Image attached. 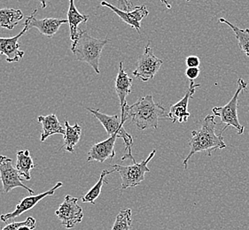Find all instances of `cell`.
I'll return each mask as SVG.
<instances>
[{"label": "cell", "instance_id": "obj_3", "mask_svg": "<svg viewBox=\"0 0 249 230\" xmlns=\"http://www.w3.org/2000/svg\"><path fill=\"white\" fill-rule=\"evenodd\" d=\"M109 39H99L81 30L77 40L72 43L71 50L76 60L87 64L93 68L96 74L100 75V59L101 52Z\"/></svg>", "mask_w": 249, "mask_h": 230}, {"label": "cell", "instance_id": "obj_29", "mask_svg": "<svg viewBox=\"0 0 249 230\" xmlns=\"http://www.w3.org/2000/svg\"></svg>", "mask_w": 249, "mask_h": 230}, {"label": "cell", "instance_id": "obj_8", "mask_svg": "<svg viewBox=\"0 0 249 230\" xmlns=\"http://www.w3.org/2000/svg\"><path fill=\"white\" fill-rule=\"evenodd\" d=\"M162 64L163 61L154 54V51L148 44L144 47L143 54L140 56L137 67L132 74L140 80L147 82L155 77Z\"/></svg>", "mask_w": 249, "mask_h": 230}, {"label": "cell", "instance_id": "obj_19", "mask_svg": "<svg viewBox=\"0 0 249 230\" xmlns=\"http://www.w3.org/2000/svg\"><path fill=\"white\" fill-rule=\"evenodd\" d=\"M16 156H17L16 170L18 171L20 179L30 181L31 179L30 171L34 169L36 166L30 156V150H19Z\"/></svg>", "mask_w": 249, "mask_h": 230}, {"label": "cell", "instance_id": "obj_18", "mask_svg": "<svg viewBox=\"0 0 249 230\" xmlns=\"http://www.w3.org/2000/svg\"><path fill=\"white\" fill-rule=\"evenodd\" d=\"M89 19L87 15H82L75 7V3L73 0L70 1V8L68 11V23L70 25V39L72 42L77 40L79 37L80 31L78 26L81 23L86 22Z\"/></svg>", "mask_w": 249, "mask_h": 230}, {"label": "cell", "instance_id": "obj_14", "mask_svg": "<svg viewBox=\"0 0 249 230\" xmlns=\"http://www.w3.org/2000/svg\"><path fill=\"white\" fill-rule=\"evenodd\" d=\"M124 62L121 61L119 64L118 75L115 79V92L119 98L120 107H121V121L124 124L125 107L128 105L126 102L127 96L131 93L132 88V78H130L128 74L125 72L123 66Z\"/></svg>", "mask_w": 249, "mask_h": 230}, {"label": "cell", "instance_id": "obj_7", "mask_svg": "<svg viewBox=\"0 0 249 230\" xmlns=\"http://www.w3.org/2000/svg\"><path fill=\"white\" fill-rule=\"evenodd\" d=\"M55 214L64 228L73 229L83 220L84 211L78 205L77 197L67 195L59 209L55 212Z\"/></svg>", "mask_w": 249, "mask_h": 230}, {"label": "cell", "instance_id": "obj_20", "mask_svg": "<svg viewBox=\"0 0 249 230\" xmlns=\"http://www.w3.org/2000/svg\"><path fill=\"white\" fill-rule=\"evenodd\" d=\"M66 133L65 135L63 136V141L64 144L63 146L61 147V149L69 151V152H74L75 150V146L77 145V143L79 142L82 135V128L78 125L77 123H75V125L71 126L69 123V120H65Z\"/></svg>", "mask_w": 249, "mask_h": 230}, {"label": "cell", "instance_id": "obj_9", "mask_svg": "<svg viewBox=\"0 0 249 230\" xmlns=\"http://www.w3.org/2000/svg\"><path fill=\"white\" fill-rule=\"evenodd\" d=\"M12 162L10 158L0 155V180L3 184V192L8 193L15 188H22L29 191L30 195L34 196V190L22 183L18 171L13 166Z\"/></svg>", "mask_w": 249, "mask_h": 230}, {"label": "cell", "instance_id": "obj_28", "mask_svg": "<svg viewBox=\"0 0 249 230\" xmlns=\"http://www.w3.org/2000/svg\"><path fill=\"white\" fill-rule=\"evenodd\" d=\"M19 230H32L30 229V227H28V226H22V227H20Z\"/></svg>", "mask_w": 249, "mask_h": 230}, {"label": "cell", "instance_id": "obj_10", "mask_svg": "<svg viewBox=\"0 0 249 230\" xmlns=\"http://www.w3.org/2000/svg\"><path fill=\"white\" fill-rule=\"evenodd\" d=\"M62 185H63V183L61 181H59L50 190H47V191H45L44 193H41V194H38V195L30 196V197H24L23 199H21L19 202V204H17L16 207H15V210L14 212L0 215V220L2 222H5L6 224H9V222L13 220H15V218L21 215L22 214H24L27 211L32 209L36 204H38L39 201L44 199L45 197H48V196L53 195L55 191L58 190V189H60V187H62Z\"/></svg>", "mask_w": 249, "mask_h": 230}, {"label": "cell", "instance_id": "obj_12", "mask_svg": "<svg viewBox=\"0 0 249 230\" xmlns=\"http://www.w3.org/2000/svg\"><path fill=\"white\" fill-rule=\"evenodd\" d=\"M37 9L27 17L24 26L29 30L32 28H36L38 30L40 33L47 37H53L58 32L60 26L68 23V19H56V18H45L42 20H38L36 18V14Z\"/></svg>", "mask_w": 249, "mask_h": 230}, {"label": "cell", "instance_id": "obj_25", "mask_svg": "<svg viewBox=\"0 0 249 230\" xmlns=\"http://www.w3.org/2000/svg\"><path fill=\"white\" fill-rule=\"evenodd\" d=\"M22 226H28L31 230H35L36 220L33 217H28L26 220L21 222H10L1 230H19Z\"/></svg>", "mask_w": 249, "mask_h": 230}, {"label": "cell", "instance_id": "obj_5", "mask_svg": "<svg viewBox=\"0 0 249 230\" xmlns=\"http://www.w3.org/2000/svg\"><path fill=\"white\" fill-rule=\"evenodd\" d=\"M237 84L238 89L236 90L233 97L231 98V99L229 101V103L222 107L215 106L212 109L213 115L219 117L221 122L225 124L224 130H221L220 135H222L229 127L234 128L239 135H242L244 133V126L239 123L238 117V99L239 94L247 89L248 83L242 78H239Z\"/></svg>", "mask_w": 249, "mask_h": 230}, {"label": "cell", "instance_id": "obj_21", "mask_svg": "<svg viewBox=\"0 0 249 230\" xmlns=\"http://www.w3.org/2000/svg\"><path fill=\"white\" fill-rule=\"evenodd\" d=\"M23 19V13L20 9L3 8L0 9V27L13 30Z\"/></svg>", "mask_w": 249, "mask_h": 230}, {"label": "cell", "instance_id": "obj_24", "mask_svg": "<svg viewBox=\"0 0 249 230\" xmlns=\"http://www.w3.org/2000/svg\"><path fill=\"white\" fill-rule=\"evenodd\" d=\"M131 214L130 209L120 211L111 230H130L132 224Z\"/></svg>", "mask_w": 249, "mask_h": 230}, {"label": "cell", "instance_id": "obj_15", "mask_svg": "<svg viewBox=\"0 0 249 230\" xmlns=\"http://www.w3.org/2000/svg\"><path fill=\"white\" fill-rule=\"evenodd\" d=\"M29 30L27 27H23V30L17 35L10 38L0 37V54L5 56V60L8 63L18 62L24 56V51L20 49L18 40L21 35H24Z\"/></svg>", "mask_w": 249, "mask_h": 230}, {"label": "cell", "instance_id": "obj_11", "mask_svg": "<svg viewBox=\"0 0 249 230\" xmlns=\"http://www.w3.org/2000/svg\"><path fill=\"white\" fill-rule=\"evenodd\" d=\"M101 5L106 6L113 11L121 20L137 30L139 34H140L141 21L149 15V12L146 9L145 5L135 6L134 9L131 11L121 10L118 7L105 1L101 2Z\"/></svg>", "mask_w": 249, "mask_h": 230}, {"label": "cell", "instance_id": "obj_13", "mask_svg": "<svg viewBox=\"0 0 249 230\" xmlns=\"http://www.w3.org/2000/svg\"><path fill=\"white\" fill-rule=\"evenodd\" d=\"M200 87L199 83H195L194 81H190V86L188 90L186 91L184 98L175 105H171L169 116L170 120L176 123L177 121L179 123L186 122L191 116V114L188 111V103L189 100L195 95L196 89Z\"/></svg>", "mask_w": 249, "mask_h": 230}, {"label": "cell", "instance_id": "obj_23", "mask_svg": "<svg viewBox=\"0 0 249 230\" xmlns=\"http://www.w3.org/2000/svg\"><path fill=\"white\" fill-rule=\"evenodd\" d=\"M114 172H115L114 169L110 171L106 170V169L105 170H102L101 175H100V180L98 181V182L85 194V196L81 197L83 203H90V204L95 205V200L100 197L102 187L105 183H107V181L106 180L107 175H111Z\"/></svg>", "mask_w": 249, "mask_h": 230}, {"label": "cell", "instance_id": "obj_6", "mask_svg": "<svg viewBox=\"0 0 249 230\" xmlns=\"http://www.w3.org/2000/svg\"><path fill=\"white\" fill-rule=\"evenodd\" d=\"M156 150H154L145 160L140 163H134L130 165H113V169L119 173L122 179L121 190H124L129 188H133L140 185L144 180L145 173L150 172V168L147 166L150 160L155 157Z\"/></svg>", "mask_w": 249, "mask_h": 230}, {"label": "cell", "instance_id": "obj_22", "mask_svg": "<svg viewBox=\"0 0 249 230\" xmlns=\"http://www.w3.org/2000/svg\"><path fill=\"white\" fill-rule=\"evenodd\" d=\"M219 22L229 26L234 33L235 37L238 41L239 49L249 58V29H246V30L239 29V27L231 23L224 18H220Z\"/></svg>", "mask_w": 249, "mask_h": 230}, {"label": "cell", "instance_id": "obj_16", "mask_svg": "<svg viewBox=\"0 0 249 230\" xmlns=\"http://www.w3.org/2000/svg\"><path fill=\"white\" fill-rule=\"evenodd\" d=\"M117 138V135H112L107 140L92 145L88 152L87 161H97L100 163H104L107 159H114L115 156V145Z\"/></svg>", "mask_w": 249, "mask_h": 230}, {"label": "cell", "instance_id": "obj_26", "mask_svg": "<svg viewBox=\"0 0 249 230\" xmlns=\"http://www.w3.org/2000/svg\"><path fill=\"white\" fill-rule=\"evenodd\" d=\"M185 64L187 67H194V68H199L200 65V60L198 56H188L185 60Z\"/></svg>", "mask_w": 249, "mask_h": 230}, {"label": "cell", "instance_id": "obj_27", "mask_svg": "<svg viewBox=\"0 0 249 230\" xmlns=\"http://www.w3.org/2000/svg\"><path fill=\"white\" fill-rule=\"evenodd\" d=\"M199 68H194V67H187L185 70V75L190 81H195L198 78L199 75Z\"/></svg>", "mask_w": 249, "mask_h": 230}, {"label": "cell", "instance_id": "obj_2", "mask_svg": "<svg viewBox=\"0 0 249 230\" xmlns=\"http://www.w3.org/2000/svg\"><path fill=\"white\" fill-rule=\"evenodd\" d=\"M216 122L214 115H207L202 121V127L199 130L192 131V138L189 141L190 152L183 161L184 169L187 170L188 161L197 152H207L212 155L213 150L224 149L226 145L224 136L215 134Z\"/></svg>", "mask_w": 249, "mask_h": 230}, {"label": "cell", "instance_id": "obj_1", "mask_svg": "<svg viewBox=\"0 0 249 230\" xmlns=\"http://www.w3.org/2000/svg\"><path fill=\"white\" fill-rule=\"evenodd\" d=\"M124 119H130L140 130H156L160 119L170 120L169 113L162 105L155 103L152 95L144 96L133 105H126Z\"/></svg>", "mask_w": 249, "mask_h": 230}, {"label": "cell", "instance_id": "obj_17", "mask_svg": "<svg viewBox=\"0 0 249 230\" xmlns=\"http://www.w3.org/2000/svg\"><path fill=\"white\" fill-rule=\"evenodd\" d=\"M37 121L42 124L41 142H45L51 135H65V126L63 127L60 124V120H58L54 114L47 116H39L37 118Z\"/></svg>", "mask_w": 249, "mask_h": 230}, {"label": "cell", "instance_id": "obj_4", "mask_svg": "<svg viewBox=\"0 0 249 230\" xmlns=\"http://www.w3.org/2000/svg\"><path fill=\"white\" fill-rule=\"evenodd\" d=\"M91 115L100 120V123L104 127L107 135L109 136L117 135L118 138L124 139L125 144V153L122 160H131L133 164L136 163L134 157L132 155V146L133 138L124 127V123L120 120L118 115H107L100 113L99 110H94L91 108H86Z\"/></svg>", "mask_w": 249, "mask_h": 230}]
</instances>
